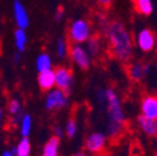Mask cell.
<instances>
[{"label": "cell", "instance_id": "e0dca14e", "mask_svg": "<svg viewBox=\"0 0 157 156\" xmlns=\"http://www.w3.org/2000/svg\"><path fill=\"white\" fill-rule=\"evenodd\" d=\"M15 156H30L31 154V144L29 138H21L16 146L11 149Z\"/></svg>", "mask_w": 157, "mask_h": 156}, {"label": "cell", "instance_id": "ac0fdd59", "mask_svg": "<svg viewBox=\"0 0 157 156\" xmlns=\"http://www.w3.org/2000/svg\"><path fill=\"white\" fill-rule=\"evenodd\" d=\"M36 70L39 72H43V71H46V70H51L52 69V61H51V57L49 54L46 53H41L36 57Z\"/></svg>", "mask_w": 157, "mask_h": 156}, {"label": "cell", "instance_id": "ba28073f", "mask_svg": "<svg viewBox=\"0 0 157 156\" xmlns=\"http://www.w3.org/2000/svg\"><path fill=\"white\" fill-rule=\"evenodd\" d=\"M136 45L144 53L152 51L156 45V36H155L153 31L148 28L141 29L136 35Z\"/></svg>", "mask_w": 157, "mask_h": 156}, {"label": "cell", "instance_id": "277c9868", "mask_svg": "<svg viewBox=\"0 0 157 156\" xmlns=\"http://www.w3.org/2000/svg\"><path fill=\"white\" fill-rule=\"evenodd\" d=\"M67 104H69V94L60 90L59 88L50 90L45 97V107L49 111L61 110L66 107Z\"/></svg>", "mask_w": 157, "mask_h": 156}, {"label": "cell", "instance_id": "3957f363", "mask_svg": "<svg viewBox=\"0 0 157 156\" xmlns=\"http://www.w3.org/2000/svg\"><path fill=\"white\" fill-rule=\"evenodd\" d=\"M92 36V29L89 21L85 19H77L74 20L67 31V39L71 44H80L82 45L84 43H87L89 39Z\"/></svg>", "mask_w": 157, "mask_h": 156}, {"label": "cell", "instance_id": "8992f818", "mask_svg": "<svg viewBox=\"0 0 157 156\" xmlns=\"http://www.w3.org/2000/svg\"><path fill=\"white\" fill-rule=\"evenodd\" d=\"M69 56L71 57L72 63L80 68L81 70H89L91 66V55L89 51L80 44H72L70 48V54Z\"/></svg>", "mask_w": 157, "mask_h": 156}, {"label": "cell", "instance_id": "5b68a950", "mask_svg": "<svg viewBox=\"0 0 157 156\" xmlns=\"http://www.w3.org/2000/svg\"><path fill=\"white\" fill-rule=\"evenodd\" d=\"M107 144V136L104 132L94 131L87 135L85 140V150L91 155H100L105 151Z\"/></svg>", "mask_w": 157, "mask_h": 156}, {"label": "cell", "instance_id": "6da1fadb", "mask_svg": "<svg viewBox=\"0 0 157 156\" xmlns=\"http://www.w3.org/2000/svg\"><path fill=\"white\" fill-rule=\"evenodd\" d=\"M110 55L122 64H130L133 55V39L120 20H112L106 33Z\"/></svg>", "mask_w": 157, "mask_h": 156}, {"label": "cell", "instance_id": "9a60e30c", "mask_svg": "<svg viewBox=\"0 0 157 156\" xmlns=\"http://www.w3.org/2000/svg\"><path fill=\"white\" fill-rule=\"evenodd\" d=\"M133 9L137 14L148 16L153 13V4L152 0H131Z\"/></svg>", "mask_w": 157, "mask_h": 156}, {"label": "cell", "instance_id": "4dcf8cb0", "mask_svg": "<svg viewBox=\"0 0 157 156\" xmlns=\"http://www.w3.org/2000/svg\"><path fill=\"white\" fill-rule=\"evenodd\" d=\"M155 156H157V151H156V152H155Z\"/></svg>", "mask_w": 157, "mask_h": 156}, {"label": "cell", "instance_id": "f546056e", "mask_svg": "<svg viewBox=\"0 0 157 156\" xmlns=\"http://www.w3.org/2000/svg\"><path fill=\"white\" fill-rule=\"evenodd\" d=\"M72 156H89L86 152H84V151H77V152H75Z\"/></svg>", "mask_w": 157, "mask_h": 156}, {"label": "cell", "instance_id": "484cf974", "mask_svg": "<svg viewBox=\"0 0 157 156\" xmlns=\"http://www.w3.org/2000/svg\"><path fill=\"white\" fill-rule=\"evenodd\" d=\"M64 16H65V10H64V8L63 6H59L57 9H56V11H55V21H61L63 19H64Z\"/></svg>", "mask_w": 157, "mask_h": 156}, {"label": "cell", "instance_id": "d4e9b609", "mask_svg": "<svg viewBox=\"0 0 157 156\" xmlns=\"http://www.w3.org/2000/svg\"><path fill=\"white\" fill-rule=\"evenodd\" d=\"M96 3L102 10H109L113 4V0H96Z\"/></svg>", "mask_w": 157, "mask_h": 156}, {"label": "cell", "instance_id": "44dd1931", "mask_svg": "<svg viewBox=\"0 0 157 156\" xmlns=\"http://www.w3.org/2000/svg\"><path fill=\"white\" fill-rule=\"evenodd\" d=\"M31 129H33L31 115L25 114L23 116L21 121H20V135H21V138H29V135L31 132Z\"/></svg>", "mask_w": 157, "mask_h": 156}, {"label": "cell", "instance_id": "9c48e42d", "mask_svg": "<svg viewBox=\"0 0 157 156\" xmlns=\"http://www.w3.org/2000/svg\"><path fill=\"white\" fill-rule=\"evenodd\" d=\"M13 15H14V21L19 29H26L30 25V19L29 14L24 6V4L20 0H14L13 3Z\"/></svg>", "mask_w": 157, "mask_h": 156}, {"label": "cell", "instance_id": "83f0119b", "mask_svg": "<svg viewBox=\"0 0 157 156\" xmlns=\"http://www.w3.org/2000/svg\"><path fill=\"white\" fill-rule=\"evenodd\" d=\"M13 59H14V63L15 64H19V63H20V51H15L14 53V55H13Z\"/></svg>", "mask_w": 157, "mask_h": 156}, {"label": "cell", "instance_id": "52a82bcc", "mask_svg": "<svg viewBox=\"0 0 157 156\" xmlns=\"http://www.w3.org/2000/svg\"><path fill=\"white\" fill-rule=\"evenodd\" d=\"M55 75H56V88L69 94L74 85V75L71 69H69L67 66H59L57 69H55Z\"/></svg>", "mask_w": 157, "mask_h": 156}, {"label": "cell", "instance_id": "2e32d148", "mask_svg": "<svg viewBox=\"0 0 157 156\" xmlns=\"http://www.w3.org/2000/svg\"><path fill=\"white\" fill-rule=\"evenodd\" d=\"M60 140L56 136H51V138L45 142L43 147L41 156H59V149H60Z\"/></svg>", "mask_w": 157, "mask_h": 156}, {"label": "cell", "instance_id": "8fae6325", "mask_svg": "<svg viewBox=\"0 0 157 156\" xmlns=\"http://www.w3.org/2000/svg\"><path fill=\"white\" fill-rule=\"evenodd\" d=\"M137 124H139L140 130L148 138H157V120L150 119L144 115H140L137 118Z\"/></svg>", "mask_w": 157, "mask_h": 156}, {"label": "cell", "instance_id": "603a6c76", "mask_svg": "<svg viewBox=\"0 0 157 156\" xmlns=\"http://www.w3.org/2000/svg\"><path fill=\"white\" fill-rule=\"evenodd\" d=\"M65 132H66V136L70 139L75 138V135L77 134V121L74 118L67 120V123L65 125Z\"/></svg>", "mask_w": 157, "mask_h": 156}, {"label": "cell", "instance_id": "ffe728a7", "mask_svg": "<svg viewBox=\"0 0 157 156\" xmlns=\"http://www.w3.org/2000/svg\"><path fill=\"white\" fill-rule=\"evenodd\" d=\"M70 40L66 39L65 36H60L57 39V43H56V51H57V56L60 59H65V57L70 54Z\"/></svg>", "mask_w": 157, "mask_h": 156}, {"label": "cell", "instance_id": "5bb4252c", "mask_svg": "<svg viewBox=\"0 0 157 156\" xmlns=\"http://www.w3.org/2000/svg\"><path fill=\"white\" fill-rule=\"evenodd\" d=\"M86 50L91 55V57H97L100 56L101 50H102V40L100 35H92L89 41L86 43Z\"/></svg>", "mask_w": 157, "mask_h": 156}, {"label": "cell", "instance_id": "f1b7e54d", "mask_svg": "<svg viewBox=\"0 0 157 156\" xmlns=\"http://www.w3.org/2000/svg\"><path fill=\"white\" fill-rule=\"evenodd\" d=\"M2 156H15V155H14V152H13L11 150H5V151L2 154Z\"/></svg>", "mask_w": 157, "mask_h": 156}, {"label": "cell", "instance_id": "30bf717a", "mask_svg": "<svg viewBox=\"0 0 157 156\" xmlns=\"http://www.w3.org/2000/svg\"><path fill=\"white\" fill-rule=\"evenodd\" d=\"M141 115L157 120V95L147 94L141 99Z\"/></svg>", "mask_w": 157, "mask_h": 156}, {"label": "cell", "instance_id": "4316f807", "mask_svg": "<svg viewBox=\"0 0 157 156\" xmlns=\"http://www.w3.org/2000/svg\"><path fill=\"white\" fill-rule=\"evenodd\" d=\"M54 136H56V138H59V139H63L64 136L66 135V132H65V129H63L61 126H54Z\"/></svg>", "mask_w": 157, "mask_h": 156}, {"label": "cell", "instance_id": "7a4b0ae2", "mask_svg": "<svg viewBox=\"0 0 157 156\" xmlns=\"http://www.w3.org/2000/svg\"><path fill=\"white\" fill-rule=\"evenodd\" d=\"M106 96H107V105H106L107 138L111 140H119L126 127V116L124 112V107L119 95L112 88L106 89Z\"/></svg>", "mask_w": 157, "mask_h": 156}, {"label": "cell", "instance_id": "d6986e66", "mask_svg": "<svg viewBox=\"0 0 157 156\" xmlns=\"http://www.w3.org/2000/svg\"><path fill=\"white\" fill-rule=\"evenodd\" d=\"M14 43H15V48L17 51H24L28 44V35L25 33L24 29H16L14 33Z\"/></svg>", "mask_w": 157, "mask_h": 156}, {"label": "cell", "instance_id": "7c38bea8", "mask_svg": "<svg viewBox=\"0 0 157 156\" xmlns=\"http://www.w3.org/2000/svg\"><path fill=\"white\" fill-rule=\"evenodd\" d=\"M37 84L41 90L50 91L56 86V75L55 70H46L43 72H39L37 75Z\"/></svg>", "mask_w": 157, "mask_h": 156}, {"label": "cell", "instance_id": "cb8c5ba5", "mask_svg": "<svg viewBox=\"0 0 157 156\" xmlns=\"http://www.w3.org/2000/svg\"><path fill=\"white\" fill-rule=\"evenodd\" d=\"M96 100L99 106L102 110H106V105H107V96H106V89H99L96 91Z\"/></svg>", "mask_w": 157, "mask_h": 156}, {"label": "cell", "instance_id": "7402d4cb", "mask_svg": "<svg viewBox=\"0 0 157 156\" xmlns=\"http://www.w3.org/2000/svg\"><path fill=\"white\" fill-rule=\"evenodd\" d=\"M8 111L9 114L13 116H16V115H20L23 114V105H21V101L19 99H11L9 103H8Z\"/></svg>", "mask_w": 157, "mask_h": 156}, {"label": "cell", "instance_id": "4fadbf2b", "mask_svg": "<svg viewBox=\"0 0 157 156\" xmlns=\"http://www.w3.org/2000/svg\"><path fill=\"white\" fill-rule=\"evenodd\" d=\"M127 74L132 81H141L147 74L146 64H142L140 61L127 64Z\"/></svg>", "mask_w": 157, "mask_h": 156}]
</instances>
